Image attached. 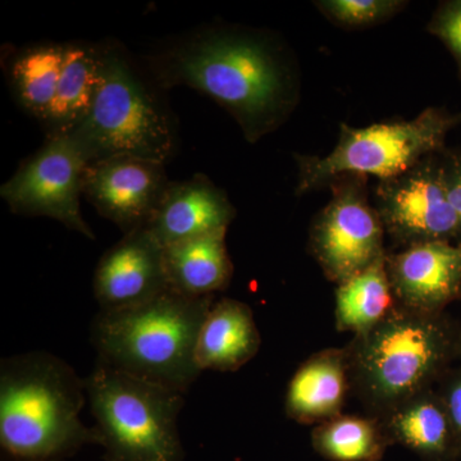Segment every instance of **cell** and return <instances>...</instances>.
<instances>
[{
	"mask_svg": "<svg viewBox=\"0 0 461 461\" xmlns=\"http://www.w3.org/2000/svg\"><path fill=\"white\" fill-rule=\"evenodd\" d=\"M142 62L160 89L186 86L217 102L250 144L280 129L302 96L296 57L269 30L200 27L142 57Z\"/></svg>",
	"mask_w": 461,
	"mask_h": 461,
	"instance_id": "cell-1",
	"label": "cell"
},
{
	"mask_svg": "<svg viewBox=\"0 0 461 461\" xmlns=\"http://www.w3.org/2000/svg\"><path fill=\"white\" fill-rule=\"evenodd\" d=\"M85 381L59 357L29 353L0 364V446L9 461H62L98 445L81 421Z\"/></svg>",
	"mask_w": 461,
	"mask_h": 461,
	"instance_id": "cell-2",
	"label": "cell"
},
{
	"mask_svg": "<svg viewBox=\"0 0 461 461\" xmlns=\"http://www.w3.org/2000/svg\"><path fill=\"white\" fill-rule=\"evenodd\" d=\"M214 296L190 297L172 288L121 311L100 312L93 342L100 364L186 393L200 375V329Z\"/></svg>",
	"mask_w": 461,
	"mask_h": 461,
	"instance_id": "cell-3",
	"label": "cell"
},
{
	"mask_svg": "<svg viewBox=\"0 0 461 461\" xmlns=\"http://www.w3.org/2000/svg\"><path fill=\"white\" fill-rule=\"evenodd\" d=\"M100 44L98 90L89 114L71 138L87 163L112 157L167 162L180 144L177 123L162 89L122 45Z\"/></svg>",
	"mask_w": 461,
	"mask_h": 461,
	"instance_id": "cell-4",
	"label": "cell"
},
{
	"mask_svg": "<svg viewBox=\"0 0 461 461\" xmlns=\"http://www.w3.org/2000/svg\"><path fill=\"white\" fill-rule=\"evenodd\" d=\"M448 333L437 314L397 304L348 346L351 388L378 420L429 390L447 357Z\"/></svg>",
	"mask_w": 461,
	"mask_h": 461,
	"instance_id": "cell-5",
	"label": "cell"
},
{
	"mask_svg": "<svg viewBox=\"0 0 461 461\" xmlns=\"http://www.w3.org/2000/svg\"><path fill=\"white\" fill-rule=\"evenodd\" d=\"M85 388L104 461H184L185 393L100 363Z\"/></svg>",
	"mask_w": 461,
	"mask_h": 461,
	"instance_id": "cell-6",
	"label": "cell"
},
{
	"mask_svg": "<svg viewBox=\"0 0 461 461\" xmlns=\"http://www.w3.org/2000/svg\"><path fill=\"white\" fill-rule=\"evenodd\" d=\"M461 126L460 113L429 107L412 120L371 126L341 123L338 145L324 157L295 154L297 196L327 186L342 173L372 176L378 181L402 175L424 158L445 151L448 133Z\"/></svg>",
	"mask_w": 461,
	"mask_h": 461,
	"instance_id": "cell-7",
	"label": "cell"
},
{
	"mask_svg": "<svg viewBox=\"0 0 461 461\" xmlns=\"http://www.w3.org/2000/svg\"><path fill=\"white\" fill-rule=\"evenodd\" d=\"M368 176L342 173L330 180L329 204L315 215L309 251L330 281L341 285L386 257L384 232Z\"/></svg>",
	"mask_w": 461,
	"mask_h": 461,
	"instance_id": "cell-8",
	"label": "cell"
},
{
	"mask_svg": "<svg viewBox=\"0 0 461 461\" xmlns=\"http://www.w3.org/2000/svg\"><path fill=\"white\" fill-rule=\"evenodd\" d=\"M87 165L71 136H47L44 145L2 185L0 196L12 213L53 218L95 240L80 205Z\"/></svg>",
	"mask_w": 461,
	"mask_h": 461,
	"instance_id": "cell-9",
	"label": "cell"
},
{
	"mask_svg": "<svg viewBox=\"0 0 461 461\" xmlns=\"http://www.w3.org/2000/svg\"><path fill=\"white\" fill-rule=\"evenodd\" d=\"M441 154L375 185L373 204L400 250L427 242H457L459 222L446 190Z\"/></svg>",
	"mask_w": 461,
	"mask_h": 461,
	"instance_id": "cell-10",
	"label": "cell"
},
{
	"mask_svg": "<svg viewBox=\"0 0 461 461\" xmlns=\"http://www.w3.org/2000/svg\"><path fill=\"white\" fill-rule=\"evenodd\" d=\"M169 184L162 163L112 157L87 165L84 196L126 235L147 227Z\"/></svg>",
	"mask_w": 461,
	"mask_h": 461,
	"instance_id": "cell-11",
	"label": "cell"
},
{
	"mask_svg": "<svg viewBox=\"0 0 461 461\" xmlns=\"http://www.w3.org/2000/svg\"><path fill=\"white\" fill-rule=\"evenodd\" d=\"M167 288L163 247L147 229L123 235L100 258L94 276L102 312L142 304Z\"/></svg>",
	"mask_w": 461,
	"mask_h": 461,
	"instance_id": "cell-12",
	"label": "cell"
},
{
	"mask_svg": "<svg viewBox=\"0 0 461 461\" xmlns=\"http://www.w3.org/2000/svg\"><path fill=\"white\" fill-rule=\"evenodd\" d=\"M386 269L397 304L437 314L461 294V245L427 242L387 253Z\"/></svg>",
	"mask_w": 461,
	"mask_h": 461,
	"instance_id": "cell-13",
	"label": "cell"
},
{
	"mask_svg": "<svg viewBox=\"0 0 461 461\" xmlns=\"http://www.w3.org/2000/svg\"><path fill=\"white\" fill-rule=\"evenodd\" d=\"M236 208L211 178L196 173L185 181H171L147 229L163 248L217 230H227Z\"/></svg>",
	"mask_w": 461,
	"mask_h": 461,
	"instance_id": "cell-14",
	"label": "cell"
},
{
	"mask_svg": "<svg viewBox=\"0 0 461 461\" xmlns=\"http://www.w3.org/2000/svg\"><path fill=\"white\" fill-rule=\"evenodd\" d=\"M351 388L348 348H329L297 369L288 384L285 411L299 423H324L341 415Z\"/></svg>",
	"mask_w": 461,
	"mask_h": 461,
	"instance_id": "cell-15",
	"label": "cell"
},
{
	"mask_svg": "<svg viewBox=\"0 0 461 461\" xmlns=\"http://www.w3.org/2000/svg\"><path fill=\"white\" fill-rule=\"evenodd\" d=\"M262 345L253 312L245 303L223 297L212 305L200 329L195 360L200 372H235Z\"/></svg>",
	"mask_w": 461,
	"mask_h": 461,
	"instance_id": "cell-16",
	"label": "cell"
},
{
	"mask_svg": "<svg viewBox=\"0 0 461 461\" xmlns=\"http://www.w3.org/2000/svg\"><path fill=\"white\" fill-rule=\"evenodd\" d=\"M226 233L217 230L163 248L168 287L190 297L214 296L226 290L233 276Z\"/></svg>",
	"mask_w": 461,
	"mask_h": 461,
	"instance_id": "cell-17",
	"label": "cell"
},
{
	"mask_svg": "<svg viewBox=\"0 0 461 461\" xmlns=\"http://www.w3.org/2000/svg\"><path fill=\"white\" fill-rule=\"evenodd\" d=\"M391 444L397 442L427 461L447 459L456 437L439 396L424 391L381 418Z\"/></svg>",
	"mask_w": 461,
	"mask_h": 461,
	"instance_id": "cell-18",
	"label": "cell"
},
{
	"mask_svg": "<svg viewBox=\"0 0 461 461\" xmlns=\"http://www.w3.org/2000/svg\"><path fill=\"white\" fill-rule=\"evenodd\" d=\"M100 44L67 42L66 60L58 83L47 136L71 135L89 114L98 90Z\"/></svg>",
	"mask_w": 461,
	"mask_h": 461,
	"instance_id": "cell-19",
	"label": "cell"
},
{
	"mask_svg": "<svg viewBox=\"0 0 461 461\" xmlns=\"http://www.w3.org/2000/svg\"><path fill=\"white\" fill-rule=\"evenodd\" d=\"M67 42H39L21 48L9 58L5 72L21 108L44 126L50 117L65 66Z\"/></svg>",
	"mask_w": 461,
	"mask_h": 461,
	"instance_id": "cell-20",
	"label": "cell"
},
{
	"mask_svg": "<svg viewBox=\"0 0 461 461\" xmlns=\"http://www.w3.org/2000/svg\"><path fill=\"white\" fill-rule=\"evenodd\" d=\"M395 305L384 257L366 271L339 285L336 324L339 330L360 336L384 321Z\"/></svg>",
	"mask_w": 461,
	"mask_h": 461,
	"instance_id": "cell-21",
	"label": "cell"
},
{
	"mask_svg": "<svg viewBox=\"0 0 461 461\" xmlns=\"http://www.w3.org/2000/svg\"><path fill=\"white\" fill-rule=\"evenodd\" d=\"M314 450L330 461H379L391 445L381 420L339 415L312 435Z\"/></svg>",
	"mask_w": 461,
	"mask_h": 461,
	"instance_id": "cell-22",
	"label": "cell"
},
{
	"mask_svg": "<svg viewBox=\"0 0 461 461\" xmlns=\"http://www.w3.org/2000/svg\"><path fill=\"white\" fill-rule=\"evenodd\" d=\"M405 0H317L315 8L330 23L346 30L382 25L408 7Z\"/></svg>",
	"mask_w": 461,
	"mask_h": 461,
	"instance_id": "cell-23",
	"label": "cell"
},
{
	"mask_svg": "<svg viewBox=\"0 0 461 461\" xmlns=\"http://www.w3.org/2000/svg\"><path fill=\"white\" fill-rule=\"evenodd\" d=\"M427 32L444 42L453 54L461 78V0L439 3L427 25Z\"/></svg>",
	"mask_w": 461,
	"mask_h": 461,
	"instance_id": "cell-24",
	"label": "cell"
},
{
	"mask_svg": "<svg viewBox=\"0 0 461 461\" xmlns=\"http://www.w3.org/2000/svg\"><path fill=\"white\" fill-rule=\"evenodd\" d=\"M441 157L446 190H447L448 199H450L457 217V222H459V236H457L456 244L461 245V150L446 149L445 151H442Z\"/></svg>",
	"mask_w": 461,
	"mask_h": 461,
	"instance_id": "cell-25",
	"label": "cell"
},
{
	"mask_svg": "<svg viewBox=\"0 0 461 461\" xmlns=\"http://www.w3.org/2000/svg\"><path fill=\"white\" fill-rule=\"evenodd\" d=\"M444 403L457 445L461 447V377L450 382L445 387L444 395L439 396Z\"/></svg>",
	"mask_w": 461,
	"mask_h": 461,
	"instance_id": "cell-26",
	"label": "cell"
},
{
	"mask_svg": "<svg viewBox=\"0 0 461 461\" xmlns=\"http://www.w3.org/2000/svg\"><path fill=\"white\" fill-rule=\"evenodd\" d=\"M7 461H9V460H7Z\"/></svg>",
	"mask_w": 461,
	"mask_h": 461,
	"instance_id": "cell-27",
	"label": "cell"
}]
</instances>
